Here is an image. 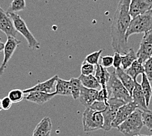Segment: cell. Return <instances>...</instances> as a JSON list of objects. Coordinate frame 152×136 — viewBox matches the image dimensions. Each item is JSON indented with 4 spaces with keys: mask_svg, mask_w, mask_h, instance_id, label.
<instances>
[{
    "mask_svg": "<svg viewBox=\"0 0 152 136\" xmlns=\"http://www.w3.org/2000/svg\"><path fill=\"white\" fill-rule=\"evenodd\" d=\"M131 0H120L118 7L114 13L111 26L112 46L114 52L125 54L129 52V47L126 32L128 30L131 17L129 13V7Z\"/></svg>",
    "mask_w": 152,
    "mask_h": 136,
    "instance_id": "1",
    "label": "cell"
},
{
    "mask_svg": "<svg viewBox=\"0 0 152 136\" xmlns=\"http://www.w3.org/2000/svg\"><path fill=\"white\" fill-rule=\"evenodd\" d=\"M144 126L142 111L137 109L117 129L125 136H136L140 134Z\"/></svg>",
    "mask_w": 152,
    "mask_h": 136,
    "instance_id": "2",
    "label": "cell"
},
{
    "mask_svg": "<svg viewBox=\"0 0 152 136\" xmlns=\"http://www.w3.org/2000/svg\"><path fill=\"white\" fill-rule=\"evenodd\" d=\"M152 30V9L132 18L126 32V39L133 34L146 33Z\"/></svg>",
    "mask_w": 152,
    "mask_h": 136,
    "instance_id": "3",
    "label": "cell"
},
{
    "mask_svg": "<svg viewBox=\"0 0 152 136\" xmlns=\"http://www.w3.org/2000/svg\"><path fill=\"white\" fill-rule=\"evenodd\" d=\"M106 88L109 94V98L114 97L122 100L126 103L132 102V96L117 76L115 69L111 73Z\"/></svg>",
    "mask_w": 152,
    "mask_h": 136,
    "instance_id": "4",
    "label": "cell"
},
{
    "mask_svg": "<svg viewBox=\"0 0 152 136\" xmlns=\"http://www.w3.org/2000/svg\"><path fill=\"white\" fill-rule=\"evenodd\" d=\"M83 130L85 132L102 129L104 125V117L102 112L97 111L91 107L86 108L83 114Z\"/></svg>",
    "mask_w": 152,
    "mask_h": 136,
    "instance_id": "5",
    "label": "cell"
},
{
    "mask_svg": "<svg viewBox=\"0 0 152 136\" xmlns=\"http://www.w3.org/2000/svg\"><path fill=\"white\" fill-rule=\"evenodd\" d=\"M9 15L13 22L16 30L22 34V36L26 39L29 48L31 49H39L40 47L39 42L28 29L27 25L23 19L18 15L16 14V12H11V13H9Z\"/></svg>",
    "mask_w": 152,
    "mask_h": 136,
    "instance_id": "6",
    "label": "cell"
},
{
    "mask_svg": "<svg viewBox=\"0 0 152 136\" xmlns=\"http://www.w3.org/2000/svg\"><path fill=\"white\" fill-rule=\"evenodd\" d=\"M126 103L124 101L114 97H110L107 101V105L106 109L102 111L104 117V125L102 129L104 131L108 132L112 128V122L115 117L118 109L125 105Z\"/></svg>",
    "mask_w": 152,
    "mask_h": 136,
    "instance_id": "7",
    "label": "cell"
},
{
    "mask_svg": "<svg viewBox=\"0 0 152 136\" xmlns=\"http://www.w3.org/2000/svg\"><path fill=\"white\" fill-rule=\"evenodd\" d=\"M152 56V30L145 33L137 51V60L143 64Z\"/></svg>",
    "mask_w": 152,
    "mask_h": 136,
    "instance_id": "8",
    "label": "cell"
},
{
    "mask_svg": "<svg viewBox=\"0 0 152 136\" xmlns=\"http://www.w3.org/2000/svg\"><path fill=\"white\" fill-rule=\"evenodd\" d=\"M20 41L17 39V38L14 37L9 36L7 37V41L5 44L4 49V58L1 65H0V77L3 75L5 70L7 64L9 60L11 59L12 55H13L15 50L17 49V47L20 45Z\"/></svg>",
    "mask_w": 152,
    "mask_h": 136,
    "instance_id": "9",
    "label": "cell"
},
{
    "mask_svg": "<svg viewBox=\"0 0 152 136\" xmlns=\"http://www.w3.org/2000/svg\"><path fill=\"white\" fill-rule=\"evenodd\" d=\"M137 109H138L137 105L133 101L121 106L117 112L115 117L112 122V127L115 128H118Z\"/></svg>",
    "mask_w": 152,
    "mask_h": 136,
    "instance_id": "10",
    "label": "cell"
},
{
    "mask_svg": "<svg viewBox=\"0 0 152 136\" xmlns=\"http://www.w3.org/2000/svg\"><path fill=\"white\" fill-rule=\"evenodd\" d=\"M152 9V0H131L129 13L132 18L142 15Z\"/></svg>",
    "mask_w": 152,
    "mask_h": 136,
    "instance_id": "11",
    "label": "cell"
},
{
    "mask_svg": "<svg viewBox=\"0 0 152 136\" xmlns=\"http://www.w3.org/2000/svg\"><path fill=\"white\" fill-rule=\"evenodd\" d=\"M0 30L7 37H16L18 31L16 30L13 22L10 16L0 7Z\"/></svg>",
    "mask_w": 152,
    "mask_h": 136,
    "instance_id": "12",
    "label": "cell"
},
{
    "mask_svg": "<svg viewBox=\"0 0 152 136\" xmlns=\"http://www.w3.org/2000/svg\"><path fill=\"white\" fill-rule=\"evenodd\" d=\"M58 76L57 75H55L53 76V77L49 79V80H47L42 83H38L36 85H35L34 87L28 88L23 90L24 93L26 94L31 92H35V91H39V92H47V93H53L55 91L53 90H55V87H56V81L58 79Z\"/></svg>",
    "mask_w": 152,
    "mask_h": 136,
    "instance_id": "13",
    "label": "cell"
},
{
    "mask_svg": "<svg viewBox=\"0 0 152 136\" xmlns=\"http://www.w3.org/2000/svg\"><path fill=\"white\" fill-rule=\"evenodd\" d=\"M26 94L27 95L24 97V98L27 101L40 105H43L47 102H49L56 95L55 92L53 93H47L39 91L31 92Z\"/></svg>",
    "mask_w": 152,
    "mask_h": 136,
    "instance_id": "14",
    "label": "cell"
},
{
    "mask_svg": "<svg viewBox=\"0 0 152 136\" xmlns=\"http://www.w3.org/2000/svg\"><path fill=\"white\" fill-rule=\"evenodd\" d=\"M99 90L95 89H91L82 86L79 100L82 105L86 108L90 107L95 101L96 100V97Z\"/></svg>",
    "mask_w": 152,
    "mask_h": 136,
    "instance_id": "15",
    "label": "cell"
},
{
    "mask_svg": "<svg viewBox=\"0 0 152 136\" xmlns=\"http://www.w3.org/2000/svg\"><path fill=\"white\" fill-rule=\"evenodd\" d=\"M132 101L137 104L139 109L142 111L148 109V107L146 105V102H145V96L141 85L137 81H135V85L132 92Z\"/></svg>",
    "mask_w": 152,
    "mask_h": 136,
    "instance_id": "16",
    "label": "cell"
},
{
    "mask_svg": "<svg viewBox=\"0 0 152 136\" xmlns=\"http://www.w3.org/2000/svg\"><path fill=\"white\" fill-rule=\"evenodd\" d=\"M52 129V122L50 118L45 116L34 129L32 136H49Z\"/></svg>",
    "mask_w": 152,
    "mask_h": 136,
    "instance_id": "17",
    "label": "cell"
},
{
    "mask_svg": "<svg viewBox=\"0 0 152 136\" xmlns=\"http://www.w3.org/2000/svg\"><path fill=\"white\" fill-rule=\"evenodd\" d=\"M115 69V73L118 76L119 80L121 81L122 84L124 85V87L126 88V89L129 91L130 94H132L133 90H134V85H135V81L132 79L131 76L129 75L124 69L123 68H118V69Z\"/></svg>",
    "mask_w": 152,
    "mask_h": 136,
    "instance_id": "18",
    "label": "cell"
},
{
    "mask_svg": "<svg viewBox=\"0 0 152 136\" xmlns=\"http://www.w3.org/2000/svg\"><path fill=\"white\" fill-rule=\"evenodd\" d=\"M110 74L111 73L107 70V68L103 67L101 64H99L96 65L94 77L99 82L102 88H106L107 84L108 83L110 77Z\"/></svg>",
    "mask_w": 152,
    "mask_h": 136,
    "instance_id": "19",
    "label": "cell"
},
{
    "mask_svg": "<svg viewBox=\"0 0 152 136\" xmlns=\"http://www.w3.org/2000/svg\"><path fill=\"white\" fill-rule=\"evenodd\" d=\"M79 79H80L82 85L84 87L91 88V89H95L99 91L102 89V86H101L99 82L98 81L96 78L93 75H81Z\"/></svg>",
    "mask_w": 152,
    "mask_h": 136,
    "instance_id": "20",
    "label": "cell"
},
{
    "mask_svg": "<svg viewBox=\"0 0 152 136\" xmlns=\"http://www.w3.org/2000/svg\"><path fill=\"white\" fill-rule=\"evenodd\" d=\"M55 92L56 95H61V96H72L69 81L63 80L58 77L56 81Z\"/></svg>",
    "mask_w": 152,
    "mask_h": 136,
    "instance_id": "21",
    "label": "cell"
},
{
    "mask_svg": "<svg viewBox=\"0 0 152 136\" xmlns=\"http://www.w3.org/2000/svg\"><path fill=\"white\" fill-rule=\"evenodd\" d=\"M125 72L129 75L131 76L134 81H137V78L139 75H142L144 73V65L140 62H139L137 60L132 63L130 67L125 70Z\"/></svg>",
    "mask_w": 152,
    "mask_h": 136,
    "instance_id": "22",
    "label": "cell"
},
{
    "mask_svg": "<svg viewBox=\"0 0 152 136\" xmlns=\"http://www.w3.org/2000/svg\"><path fill=\"white\" fill-rule=\"evenodd\" d=\"M140 85L144 94L146 105L148 107L149 105H150V100L152 96V88L150 83V81L148 79L146 75H145V73L142 74V82Z\"/></svg>",
    "mask_w": 152,
    "mask_h": 136,
    "instance_id": "23",
    "label": "cell"
},
{
    "mask_svg": "<svg viewBox=\"0 0 152 136\" xmlns=\"http://www.w3.org/2000/svg\"><path fill=\"white\" fill-rule=\"evenodd\" d=\"M121 58L122 68L124 70H126V69H128L132 65L133 62L137 60V56L134 49L131 47V48H130L127 53L121 56Z\"/></svg>",
    "mask_w": 152,
    "mask_h": 136,
    "instance_id": "24",
    "label": "cell"
},
{
    "mask_svg": "<svg viewBox=\"0 0 152 136\" xmlns=\"http://www.w3.org/2000/svg\"><path fill=\"white\" fill-rule=\"evenodd\" d=\"M71 87L72 96L74 100H77L80 97L82 85L79 78H71L69 80Z\"/></svg>",
    "mask_w": 152,
    "mask_h": 136,
    "instance_id": "25",
    "label": "cell"
},
{
    "mask_svg": "<svg viewBox=\"0 0 152 136\" xmlns=\"http://www.w3.org/2000/svg\"><path fill=\"white\" fill-rule=\"evenodd\" d=\"M26 8V1L25 0H13L11 4V5L7 10V13L16 12L23 11Z\"/></svg>",
    "mask_w": 152,
    "mask_h": 136,
    "instance_id": "26",
    "label": "cell"
},
{
    "mask_svg": "<svg viewBox=\"0 0 152 136\" xmlns=\"http://www.w3.org/2000/svg\"><path fill=\"white\" fill-rule=\"evenodd\" d=\"M24 92L20 89H13L9 92L8 97L12 103H18L21 102L24 98Z\"/></svg>",
    "mask_w": 152,
    "mask_h": 136,
    "instance_id": "27",
    "label": "cell"
},
{
    "mask_svg": "<svg viewBox=\"0 0 152 136\" xmlns=\"http://www.w3.org/2000/svg\"><path fill=\"white\" fill-rule=\"evenodd\" d=\"M102 52H103V49H100L99 50H98V51L91 53L90 55H88V56H86V58H85L84 61L89 63V64H91L94 65H96L97 64H99V62L101 54H102Z\"/></svg>",
    "mask_w": 152,
    "mask_h": 136,
    "instance_id": "28",
    "label": "cell"
},
{
    "mask_svg": "<svg viewBox=\"0 0 152 136\" xmlns=\"http://www.w3.org/2000/svg\"><path fill=\"white\" fill-rule=\"evenodd\" d=\"M142 119L144 125L149 130L152 132V111L150 109L142 111Z\"/></svg>",
    "mask_w": 152,
    "mask_h": 136,
    "instance_id": "29",
    "label": "cell"
},
{
    "mask_svg": "<svg viewBox=\"0 0 152 136\" xmlns=\"http://www.w3.org/2000/svg\"><path fill=\"white\" fill-rule=\"evenodd\" d=\"M95 69H96V66H94V65L91 64H89V63H88L87 62L83 61L81 67V75H93V73H94Z\"/></svg>",
    "mask_w": 152,
    "mask_h": 136,
    "instance_id": "30",
    "label": "cell"
},
{
    "mask_svg": "<svg viewBox=\"0 0 152 136\" xmlns=\"http://www.w3.org/2000/svg\"><path fill=\"white\" fill-rule=\"evenodd\" d=\"M143 65L144 68V73L150 82H152V56L144 63Z\"/></svg>",
    "mask_w": 152,
    "mask_h": 136,
    "instance_id": "31",
    "label": "cell"
},
{
    "mask_svg": "<svg viewBox=\"0 0 152 136\" xmlns=\"http://www.w3.org/2000/svg\"><path fill=\"white\" fill-rule=\"evenodd\" d=\"M109 100V94L106 88H102V89L99 91L96 100L100 102H104L107 105V101Z\"/></svg>",
    "mask_w": 152,
    "mask_h": 136,
    "instance_id": "32",
    "label": "cell"
},
{
    "mask_svg": "<svg viewBox=\"0 0 152 136\" xmlns=\"http://www.w3.org/2000/svg\"><path fill=\"white\" fill-rule=\"evenodd\" d=\"M106 107L107 104L104 102H100V101L96 100L93 104H92L90 107L91 109H93L95 111H97L102 112L106 109Z\"/></svg>",
    "mask_w": 152,
    "mask_h": 136,
    "instance_id": "33",
    "label": "cell"
},
{
    "mask_svg": "<svg viewBox=\"0 0 152 136\" xmlns=\"http://www.w3.org/2000/svg\"><path fill=\"white\" fill-rule=\"evenodd\" d=\"M113 58L112 56H105L101 57V65L103 67L107 68L113 65Z\"/></svg>",
    "mask_w": 152,
    "mask_h": 136,
    "instance_id": "34",
    "label": "cell"
},
{
    "mask_svg": "<svg viewBox=\"0 0 152 136\" xmlns=\"http://www.w3.org/2000/svg\"><path fill=\"white\" fill-rule=\"evenodd\" d=\"M121 56L122 55L121 54L118 52H114V55L113 56V66L114 69H118L121 68Z\"/></svg>",
    "mask_w": 152,
    "mask_h": 136,
    "instance_id": "35",
    "label": "cell"
},
{
    "mask_svg": "<svg viewBox=\"0 0 152 136\" xmlns=\"http://www.w3.org/2000/svg\"><path fill=\"white\" fill-rule=\"evenodd\" d=\"M3 110H8L11 107L12 102L8 96H5L1 100Z\"/></svg>",
    "mask_w": 152,
    "mask_h": 136,
    "instance_id": "36",
    "label": "cell"
},
{
    "mask_svg": "<svg viewBox=\"0 0 152 136\" xmlns=\"http://www.w3.org/2000/svg\"><path fill=\"white\" fill-rule=\"evenodd\" d=\"M4 47H5V44L4 43H2L0 44V52H1L2 50H4Z\"/></svg>",
    "mask_w": 152,
    "mask_h": 136,
    "instance_id": "37",
    "label": "cell"
},
{
    "mask_svg": "<svg viewBox=\"0 0 152 136\" xmlns=\"http://www.w3.org/2000/svg\"><path fill=\"white\" fill-rule=\"evenodd\" d=\"M1 110H3V107H2V103H1V100L0 99V111Z\"/></svg>",
    "mask_w": 152,
    "mask_h": 136,
    "instance_id": "38",
    "label": "cell"
},
{
    "mask_svg": "<svg viewBox=\"0 0 152 136\" xmlns=\"http://www.w3.org/2000/svg\"><path fill=\"white\" fill-rule=\"evenodd\" d=\"M136 136H152V135H140V134H139V135H136Z\"/></svg>",
    "mask_w": 152,
    "mask_h": 136,
    "instance_id": "39",
    "label": "cell"
},
{
    "mask_svg": "<svg viewBox=\"0 0 152 136\" xmlns=\"http://www.w3.org/2000/svg\"><path fill=\"white\" fill-rule=\"evenodd\" d=\"M1 43H2V42L1 41H0V44H1Z\"/></svg>",
    "mask_w": 152,
    "mask_h": 136,
    "instance_id": "40",
    "label": "cell"
},
{
    "mask_svg": "<svg viewBox=\"0 0 152 136\" xmlns=\"http://www.w3.org/2000/svg\"><path fill=\"white\" fill-rule=\"evenodd\" d=\"M94 1H97V0H94Z\"/></svg>",
    "mask_w": 152,
    "mask_h": 136,
    "instance_id": "41",
    "label": "cell"
},
{
    "mask_svg": "<svg viewBox=\"0 0 152 136\" xmlns=\"http://www.w3.org/2000/svg\"><path fill=\"white\" fill-rule=\"evenodd\" d=\"M49 136H50V135H49Z\"/></svg>",
    "mask_w": 152,
    "mask_h": 136,
    "instance_id": "42",
    "label": "cell"
}]
</instances>
